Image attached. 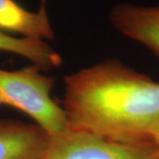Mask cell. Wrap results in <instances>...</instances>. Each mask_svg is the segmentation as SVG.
<instances>
[{"mask_svg":"<svg viewBox=\"0 0 159 159\" xmlns=\"http://www.w3.org/2000/svg\"><path fill=\"white\" fill-rule=\"evenodd\" d=\"M0 29L22 37L52 40L55 34L43 0L37 11H30L14 0H0Z\"/></svg>","mask_w":159,"mask_h":159,"instance_id":"cell-6","label":"cell"},{"mask_svg":"<svg viewBox=\"0 0 159 159\" xmlns=\"http://www.w3.org/2000/svg\"><path fill=\"white\" fill-rule=\"evenodd\" d=\"M109 18L119 32L145 46L159 58V6L119 4L111 10Z\"/></svg>","mask_w":159,"mask_h":159,"instance_id":"cell-4","label":"cell"},{"mask_svg":"<svg viewBox=\"0 0 159 159\" xmlns=\"http://www.w3.org/2000/svg\"><path fill=\"white\" fill-rule=\"evenodd\" d=\"M151 142L156 146V148L159 150V122L158 124L156 125V127L154 128L153 132L151 134Z\"/></svg>","mask_w":159,"mask_h":159,"instance_id":"cell-8","label":"cell"},{"mask_svg":"<svg viewBox=\"0 0 159 159\" xmlns=\"http://www.w3.org/2000/svg\"><path fill=\"white\" fill-rule=\"evenodd\" d=\"M41 70L35 65L16 71L0 68V105L25 112L54 137L71 128L63 108L51 97L55 79Z\"/></svg>","mask_w":159,"mask_h":159,"instance_id":"cell-2","label":"cell"},{"mask_svg":"<svg viewBox=\"0 0 159 159\" xmlns=\"http://www.w3.org/2000/svg\"><path fill=\"white\" fill-rule=\"evenodd\" d=\"M63 110L72 130L121 142H151L159 83L108 59L65 79Z\"/></svg>","mask_w":159,"mask_h":159,"instance_id":"cell-1","label":"cell"},{"mask_svg":"<svg viewBox=\"0 0 159 159\" xmlns=\"http://www.w3.org/2000/svg\"><path fill=\"white\" fill-rule=\"evenodd\" d=\"M42 159H159L151 142H121L72 130L51 137Z\"/></svg>","mask_w":159,"mask_h":159,"instance_id":"cell-3","label":"cell"},{"mask_svg":"<svg viewBox=\"0 0 159 159\" xmlns=\"http://www.w3.org/2000/svg\"><path fill=\"white\" fill-rule=\"evenodd\" d=\"M50 142L39 125L0 120V159H42Z\"/></svg>","mask_w":159,"mask_h":159,"instance_id":"cell-5","label":"cell"},{"mask_svg":"<svg viewBox=\"0 0 159 159\" xmlns=\"http://www.w3.org/2000/svg\"><path fill=\"white\" fill-rule=\"evenodd\" d=\"M0 51L14 53L28 58L42 70L60 66V55L47 44L44 40L15 37L0 29Z\"/></svg>","mask_w":159,"mask_h":159,"instance_id":"cell-7","label":"cell"}]
</instances>
